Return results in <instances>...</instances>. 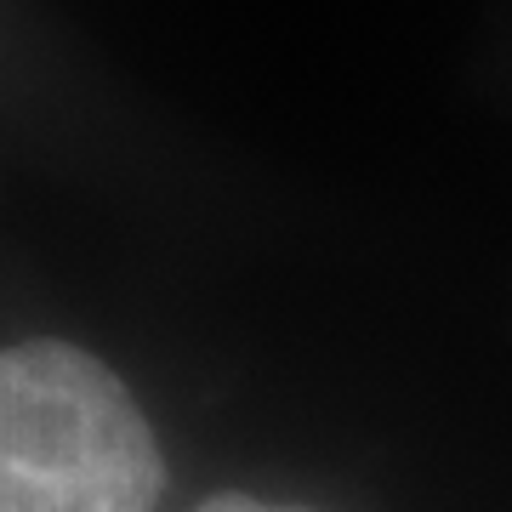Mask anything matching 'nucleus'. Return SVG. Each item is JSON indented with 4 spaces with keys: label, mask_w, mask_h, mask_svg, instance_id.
Wrapping results in <instances>:
<instances>
[{
    "label": "nucleus",
    "mask_w": 512,
    "mask_h": 512,
    "mask_svg": "<svg viewBox=\"0 0 512 512\" xmlns=\"http://www.w3.org/2000/svg\"><path fill=\"white\" fill-rule=\"evenodd\" d=\"M160 444L103 359L69 342L0 353V512H154Z\"/></svg>",
    "instance_id": "obj_1"
},
{
    "label": "nucleus",
    "mask_w": 512,
    "mask_h": 512,
    "mask_svg": "<svg viewBox=\"0 0 512 512\" xmlns=\"http://www.w3.org/2000/svg\"><path fill=\"white\" fill-rule=\"evenodd\" d=\"M200 512H308V507H274V501H251V495H217Z\"/></svg>",
    "instance_id": "obj_2"
}]
</instances>
